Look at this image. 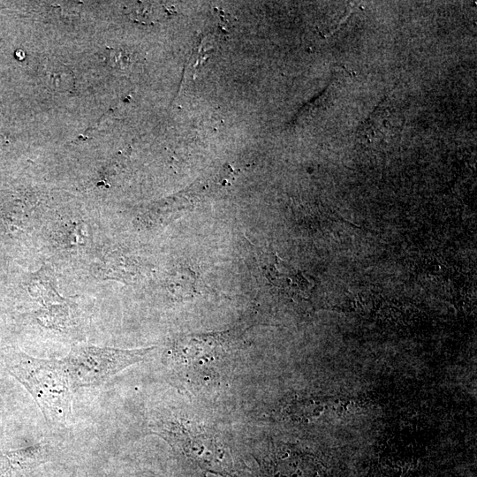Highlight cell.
<instances>
[{
	"label": "cell",
	"instance_id": "1",
	"mask_svg": "<svg viewBox=\"0 0 477 477\" xmlns=\"http://www.w3.org/2000/svg\"><path fill=\"white\" fill-rule=\"evenodd\" d=\"M6 370L30 393L51 428H65L72 416V384L63 360L22 352L5 354Z\"/></svg>",
	"mask_w": 477,
	"mask_h": 477
},
{
	"label": "cell",
	"instance_id": "2",
	"mask_svg": "<svg viewBox=\"0 0 477 477\" xmlns=\"http://www.w3.org/2000/svg\"><path fill=\"white\" fill-rule=\"evenodd\" d=\"M148 428L202 472L219 477H245L244 466L211 428L186 418H168L154 420Z\"/></svg>",
	"mask_w": 477,
	"mask_h": 477
},
{
	"label": "cell",
	"instance_id": "3",
	"mask_svg": "<svg viewBox=\"0 0 477 477\" xmlns=\"http://www.w3.org/2000/svg\"><path fill=\"white\" fill-rule=\"evenodd\" d=\"M231 351V341L226 333L188 336L171 345L164 362L181 380L209 384L230 369Z\"/></svg>",
	"mask_w": 477,
	"mask_h": 477
},
{
	"label": "cell",
	"instance_id": "4",
	"mask_svg": "<svg viewBox=\"0 0 477 477\" xmlns=\"http://www.w3.org/2000/svg\"><path fill=\"white\" fill-rule=\"evenodd\" d=\"M154 349H117L79 344L73 345L62 360L72 388H87L101 385L129 366L144 360Z\"/></svg>",
	"mask_w": 477,
	"mask_h": 477
},
{
	"label": "cell",
	"instance_id": "5",
	"mask_svg": "<svg viewBox=\"0 0 477 477\" xmlns=\"http://www.w3.org/2000/svg\"><path fill=\"white\" fill-rule=\"evenodd\" d=\"M45 456V447L41 443L18 450H0V477H13L26 471L43 462Z\"/></svg>",
	"mask_w": 477,
	"mask_h": 477
},
{
	"label": "cell",
	"instance_id": "6",
	"mask_svg": "<svg viewBox=\"0 0 477 477\" xmlns=\"http://www.w3.org/2000/svg\"><path fill=\"white\" fill-rule=\"evenodd\" d=\"M133 477H157L154 474H151V473H142V474H140V475H136V476H133Z\"/></svg>",
	"mask_w": 477,
	"mask_h": 477
}]
</instances>
